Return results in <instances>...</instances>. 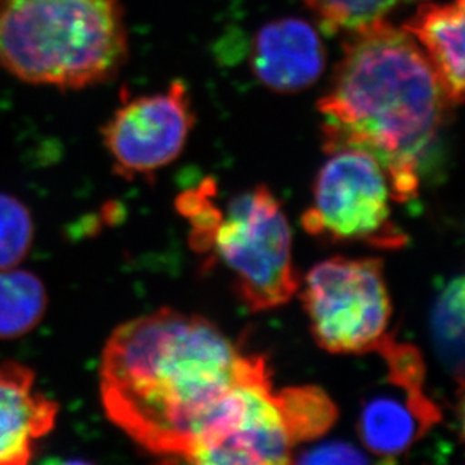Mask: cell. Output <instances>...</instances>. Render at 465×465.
Instances as JSON below:
<instances>
[{
    "label": "cell",
    "instance_id": "6da1fadb",
    "mask_svg": "<svg viewBox=\"0 0 465 465\" xmlns=\"http://www.w3.org/2000/svg\"><path fill=\"white\" fill-rule=\"evenodd\" d=\"M265 359L242 354L211 321L173 309L119 325L105 342V416L145 452L187 461L231 391Z\"/></svg>",
    "mask_w": 465,
    "mask_h": 465
},
{
    "label": "cell",
    "instance_id": "7a4b0ae2",
    "mask_svg": "<svg viewBox=\"0 0 465 465\" xmlns=\"http://www.w3.org/2000/svg\"><path fill=\"white\" fill-rule=\"evenodd\" d=\"M352 32L318 103L324 150L368 151L386 172L393 201L409 203L452 103L409 32L386 20Z\"/></svg>",
    "mask_w": 465,
    "mask_h": 465
},
{
    "label": "cell",
    "instance_id": "3957f363",
    "mask_svg": "<svg viewBox=\"0 0 465 465\" xmlns=\"http://www.w3.org/2000/svg\"><path fill=\"white\" fill-rule=\"evenodd\" d=\"M118 0H2L0 64L27 84L84 89L127 59Z\"/></svg>",
    "mask_w": 465,
    "mask_h": 465
},
{
    "label": "cell",
    "instance_id": "277c9868",
    "mask_svg": "<svg viewBox=\"0 0 465 465\" xmlns=\"http://www.w3.org/2000/svg\"><path fill=\"white\" fill-rule=\"evenodd\" d=\"M192 224L194 251L219 259L252 312L288 303L300 288L292 261V233L279 199L265 185L242 192L224 210L214 203V181L178 199Z\"/></svg>",
    "mask_w": 465,
    "mask_h": 465
},
{
    "label": "cell",
    "instance_id": "5b68a950",
    "mask_svg": "<svg viewBox=\"0 0 465 465\" xmlns=\"http://www.w3.org/2000/svg\"><path fill=\"white\" fill-rule=\"evenodd\" d=\"M302 299L312 334L325 351H377L389 334L393 308L381 259L336 256L316 263Z\"/></svg>",
    "mask_w": 465,
    "mask_h": 465
},
{
    "label": "cell",
    "instance_id": "8992f818",
    "mask_svg": "<svg viewBox=\"0 0 465 465\" xmlns=\"http://www.w3.org/2000/svg\"><path fill=\"white\" fill-rule=\"evenodd\" d=\"M329 154L313 184V203L302 219L306 232L334 242L402 249L407 235L391 217V184L377 158L359 148Z\"/></svg>",
    "mask_w": 465,
    "mask_h": 465
},
{
    "label": "cell",
    "instance_id": "52a82bcc",
    "mask_svg": "<svg viewBox=\"0 0 465 465\" xmlns=\"http://www.w3.org/2000/svg\"><path fill=\"white\" fill-rule=\"evenodd\" d=\"M294 446L263 361L231 391L185 462L290 464Z\"/></svg>",
    "mask_w": 465,
    "mask_h": 465
},
{
    "label": "cell",
    "instance_id": "ba28073f",
    "mask_svg": "<svg viewBox=\"0 0 465 465\" xmlns=\"http://www.w3.org/2000/svg\"><path fill=\"white\" fill-rule=\"evenodd\" d=\"M193 125L189 89L175 80L166 93L134 98L116 110L103 141L118 175L148 178L180 157Z\"/></svg>",
    "mask_w": 465,
    "mask_h": 465
},
{
    "label": "cell",
    "instance_id": "9c48e42d",
    "mask_svg": "<svg viewBox=\"0 0 465 465\" xmlns=\"http://www.w3.org/2000/svg\"><path fill=\"white\" fill-rule=\"evenodd\" d=\"M324 43L302 18H281L256 32L251 66L256 79L274 93L294 94L315 84L325 68Z\"/></svg>",
    "mask_w": 465,
    "mask_h": 465
},
{
    "label": "cell",
    "instance_id": "30bf717a",
    "mask_svg": "<svg viewBox=\"0 0 465 465\" xmlns=\"http://www.w3.org/2000/svg\"><path fill=\"white\" fill-rule=\"evenodd\" d=\"M54 401L35 386V373L17 361L0 364V465L31 461L35 444L56 423Z\"/></svg>",
    "mask_w": 465,
    "mask_h": 465
},
{
    "label": "cell",
    "instance_id": "8fae6325",
    "mask_svg": "<svg viewBox=\"0 0 465 465\" xmlns=\"http://www.w3.org/2000/svg\"><path fill=\"white\" fill-rule=\"evenodd\" d=\"M441 419L439 407L425 391H407L404 398L380 395L361 409L357 430L364 446L378 457L395 458L411 446Z\"/></svg>",
    "mask_w": 465,
    "mask_h": 465
},
{
    "label": "cell",
    "instance_id": "7c38bea8",
    "mask_svg": "<svg viewBox=\"0 0 465 465\" xmlns=\"http://www.w3.org/2000/svg\"><path fill=\"white\" fill-rule=\"evenodd\" d=\"M464 14L465 0L425 4L402 27L425 53L452 105L464 100Z\"/></svg>",
    "mask_w": 465,
    "mask_h": 465
},
{
    "label": "cell",
    "instance_id": "4fadbf2b",
    "mask_svg": "<svg viewBox=\"0 0 465 465\" xmlns=\"http://www.w3.org/2000/svg\"><path fill=\"white\" fill-rule=\"evenodd\" d=\"M47 291L40 277L25 270H0V339H15L40 324Z\"/></svg>",
    "mask_w": 465,
    "mask_h": 465
},
{
    "label": "cell",
    "instance_id": "5bb4252c",
    "mask_svg": "<svg viewBox=\"0 0 465 465\" xmlns=\"http://www.w3.org/2000/svg\"><path fill=\"white\" fill-rule=\"evenodd\" d=\"M276 393L294 444L320 439L338 419L336 405L320 387H290Z\"/></svg>",
    "mask_w": 465,
    "mask_h": 465
},
{
    "label": "cell",
    "instance_id": "9a60e30c",
    "mask_svg": "<svg viewBox=\"0 0 465 465\" xmlns=\"http://www.w3.org/2000/svg\"><path fill=\"white\" fill-rule=\"evenodd\" d=\"M435 343L444 361L462 378V331H464V281L460 276L440 295L432 313Z\"/></svg>",
    "mask_w": 465,
    "mask_h": 465
},
{
    "label": "cell",
    "instance_id": "2e32d148",
    "mask_svg": "<svg viewBox=\"0 0 465 465\" xmlns=\"http://www.w3.org/2000/svg\"><path fill=\"white\" fill-rule=\"evenodd\" d=\"M329 29L356 31L384 20L391 9L423 0H303Z\"/></svg>",
    "mask_w": 465,
    "mask_h": 465
},
{
    "label": "cell",
    "instance_id": "e0dca14e",
    "mask_svg": "<svg viewBox=\"0 0 465 465\" xmlns=\"http://www.w3.org/2000/svg\"><path fill=\"white\" fill-rule=\"evenodd\" d=\"M34 242V222L25 203L0 193V270L17 267Z\"/></svg>",
    "mask_w": 465,
    "mask_h": 465
},
{
    "label": "cell",
    "instance_id": "ac0fdd59",
    "mask_svg": "<svg viewBox=\"0 0 465 465\" xmlns=\"http://www.w3.org/2000/svg\"><path fill=\"white\" fill-rule=\"evenodd\" d=\"M299 462H313V464H361L368 462V458L363 457L359 450L348 446V444H325L320 448L313 449L312 452L306 453L300 458Z\"/></svg>",
    "mask_w": 465,
    "mask_h": 465
}]
</instances>
